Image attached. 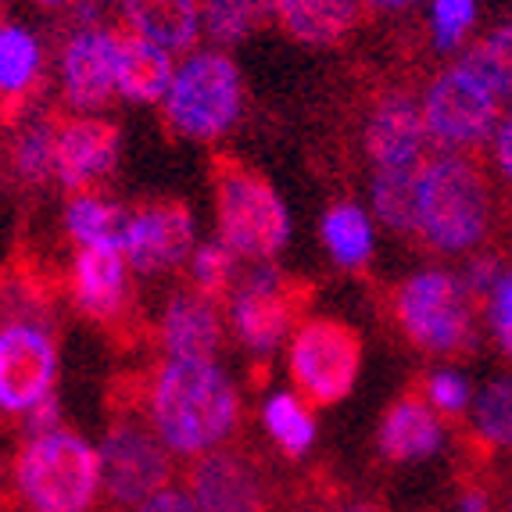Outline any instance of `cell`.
I'll return each instance as SVG.
<instances>
[{
    "instance_id": "cell-10",
    "label": "cell",
    "mask_w": 512,
    "mask_h": 512,
    "mask_svg": "<svg viewBox=\"0 0 512 512\" xmlns=\"http://www.w3.org/2000/svg\"><path fill=\"white\" fill-rule=\"evenodd\" d=\"M502 94L466 61H452L430 79L423 94V122L437 151H477L491 144L502 122Z\"/></svg>"
},
{
    "instance_id": "cell-38",
    "label": "cell",
    "mask_w": 512,
    "mask_h": 512,
    "mask_svg": "<svg viewBox=\"0 0 512 512\" xmlns=\"http://www.w3.org/2000/svg\"><path fill=\"white\" fill-rule=\"evenodd\" d=\"M26 437L33 434H51V430L61 427V402H58V394H51V398H43L40 405H36L33 412H29L26 419Z\"/></svg>"
},
{
    "instance_id": "cell-18",
    "label": "cell",
    "mask_w": 512,
    "mask_h": 512,
    "mask_svg": "<svg viewBox=\"0 0 512 512\" xmlns=\"http://www.w3.org/2000/svg\"><path fill=\"white\" fill-rule=\"evenodd\" d=\"M226 301L208 298L197 287L172 291L162 305V316L154 326L158 348L169 359H215L226 337V319H222Z\"/></svg>"
},
{
    "instance_id": "cell-26",
    "label": "cell",
    "mask_w": 512,
    "mask_h": 512,
    "mask_svg": "<svg viewBox=\"0 0 512 512\" xmlns=\"http://www.w3.org/2000/svg\"><path fill=\"white\" fill-rule=\"evenodd\" d=\"M319 237H323V248L330 251V258L341 269H366L369 258L376 251V226L359 205L351 201H337V205L326 208L323 222H319Z\"/></svg>"
},
{
    "instance_id": "cell-39",
    "label": "cell",
    "mask_w": 512,
    "mask_h": 512,
    "mask_svg": "<svg viewBox=\"0 0 512 512\" xmlns=\"http://www.w3.org/2000/svg\"><path fill=\"white\" fill-rule=\"evenodd\" d=\"M491 158H495L498 176L512 187V115L498 122L495 137H491Z\"/></svg>"
},
{
    "instance_id": "cell-43",
    "label": "cell",
    "mask_w": 512,
    "mask_h": 512,
    "mask_svg": "<svg viewBox=\"0 0 512 512\" xmlns=\"http://www.w3.org/2000/svg\"><path fill=\"white\" fill-rule=\"evenodd\" d=\"M40 4H47V8H58V4H65V0H40Z\"/></svg>"
},
{
    "instance_id": "cell-11",
    "label": "cell",
    "mask_w": 512,
    "mask_h": 512,
    "mask_svg": "<svg viewBox=\"0 0 512 512\" xmlns=\"http://www.w3.org/2000/svg\"><path fill=\"white\" fill-rule=\"evenodd\" d=\"M58 337L47 316L0 319V416L26 419L58 387Z\"/></svg>"
},
{
    "instance_id": "cell-33",
    "label": "cell",
    "mask_w": 512,
    "mask_h": 512,
    "mask_svg": "<svg viewBox=\"0 0 512 512\" xmlns=\"http://www.w3.org/2000/svg\"><path fill=\"white\" fill-rule=\"evenodd\" d=\"M419 391L434 405L437 416H448V419H462L466 412L473 409V391H470V380L459 373V369H434L419 380Z\"/></svg>"
},
{
    "instance_id": "cell-30",
    "label": "cell",
    "mask_w": 512,
    "mask_h": 512,
    "mask_svg": "<svg viewBox=\"0 0 512 512\" xmlns=\"http://www.w3.org/2000/svg\"><path fill=\"white\" fill-rule=\"evenodd\" d=\"M473 437L484 448L512 452V373L495 376L473 398Z\"/></svg>"
},
{
    "instance_id": "cell-5",
    "label": "cell",
    "mask_w": 512,
    "mask_h": 512,
    "mask_svg": "<svg viewBox=\"0 0 512 512\" xmlns=\"http://www.w3.org/2000/svg\"><path fill=\"white\" fill-rule=\"evenodd\" d=\"M104 498L111 512L137 509L147 495L176 480V459L140 405L137 380L111 391V416L101 441Z\"/></svg>"
},
{
    "instance_id": "cell-44",
    "label": "cell",
    "mask_w": 512,
    "mask_h": 512,
    "mask_svg": "<svg viewBox=\"0 0 512 512\" xmlns=\"http://www.w3.org/2000/svg\"><path fill=\"white\" fill-rule=\"evenodd\" d=\"M119 4H129V0H119Z\"/></svg>"
},
{
    "instance_id": "cell-13",
    "label": "cell",
    "mask_w": 512,
    "mask_h": 512,
    "mask_svg": "<svg viewBox=\"0 0 512 512\" xmlns=\"http://www.w3.org/2000/svg\"><path fill=\"white\" fill-rule=\"evenodd\" d=\"M119 47L122 29L111 26H79L65 36L58 54V86L72 115H94L111 97H119Z\"/></svg>"
},
{
    "instance_id": "cell-23",
    "label": "cell",
    "mask_w": 512,
    "mask_h": 512,
    "mask_svg": "<svg viewBox=\"0 0 512 512\" xmlns=\"http://www.w3.org/2000/svg\"><path fill=\"white\" fill-rule=\"evenodd\" d=\"M176 61L169 51L154 47V43L140 40V36L122 33L119 47V97L129 104H162L165 90L172 83Z\"/></svg>"
},
{
    "instance_id": "cell-3",
    "label": "cell",
    "mask_w": 512,
    "mask_h": 512,
    "mask_svg": "<svg viewBox=\"0 0 512 512\" xmlns=\"http://www.w3.org/2000/svg\"><path fill=\"white\" fill-rule=\"evenodd\" d=\"M11 484L26 512H94L104 495L101 452L69 427L33 434L11 459Z\"/></svg>"
},
{
    "instance_id": "cell-19",
    "label": "cell",
    "mask_w": 512,
    "mask_h": 512,
    "mask_svg": "<svg viewBox=\"0 0 512 512\" xmlns=\"http://www.w3.org/2000/svg\"><path fill=\"white\" fill-rule=\"evenodd\" d=\"M444 448V423L434 405L423 398L419 387L394 398V405L380 419L376 430V452L391 466H412V462L434 459Z\"/></svg>"
},
{
    "instance_id": "cell-27",
    "label": "cell",
    "mask_w": 512,
    "mask_h": 512,
    "mask_svg": "<svg viewBox=\"0 0 512 512\" xmlns=\"http://www.w3.org/2000/svg\"><path fill=\"white\" fill-rule=\"evenodd\" d=\"M423 169V165H419ZM419 169H373L369 208L384 230L398 237H416V187Z\"/></svg>"
},
{
    "instance_id": "cell-16",
    "label": "cell",
    "mask_w": 512,
    "mask_h": 512,
    "mask_svg": "<svg viewBox=\"0 0 512 512\" xmlns=\"http://www.w3.org/2000/svg\"><path fill=\"white\" fill-rule=\"evenodd\" d=\"M423 101L405 90H387L362 119V151L373 169H419L430 158Z\"/></svg>"
},
{
    "instance_id": "cell-20",
    "label": "cell",
    "mask_w": 512,
    "mask_h": 512,
    "mask_svg": "<svg viewBox=\"0 0 512 512\" xmlns=\"http://www.w3.org/2000/svg\"><path fill=\"white\" fill-rule=\"evenodd\" d=\"M122 33L140 36L176 54L197 51V40L205 36L201 22V0H129L122 11Z\"/></svg>"
},
{
    "instance_id": "cell-28",
    "label": "cell",
    "mask_w": 512,
    "mask_h": 512,
    "mask_svg": "<svg viewBox=\"0 0 512 512\" xmlns=\"http://www.w3.org/2000/svg\"><path fill=\"white\" fill-rule=\"evenodd\" d=\"M262 423H265V434L273 437L276 448H280L283 455H291V459H301V455L316 444V416H312V405H308L298 391L265 394Z\"/></svg>"
},
{
    "instance_id": "cell-15",
    "label": "cell",
    "mask_w": 512,
    "mask_h": 512,
    "mask_svg": "<svg viewBox=\"0 0 512 512\" xmlns=\"http://www.w3.org/2000/svg\"><path fill=\"white\" fill-rule=\"evenodd\" d=\"M69 298L83 319L119 333L133 312V269L126 251L115 244L76 248L69 265Z\"/></svg>"
},
{
    "instance_id": "cell-45",
    "label": "cell",
    "mask_w": 512,
    "mask_h": 512,
    "mask_svg": "<svg viewBox=\"0 0 512 512\" xmlns=\"http://www.w3.org/2000/svg\"><path fill=\"white\" fill-rule=\"evenodd\" d=\"M509 512H512V505H509Z\"/></svg>"
},
{
    "instance_id": "cell-40",
    "label": "cell",
    "mask_w": 512,
    "mask_h": 512,
    "mask_svg": "<svg viewBox=\"0 0 512 512\" xmlns=\"http://www.w3.org/2000/svg\"><path fill=\"white\" fill-rule=\"evenodd\" d=\"M319 512H387V509L380 502H373V498H333Z\"/></svg>"
},
{
    "instance_id": "cell-8",
    "label": "cell",
    "mask_w": 512,
    "mask_h": 512,
    "mask_svg": "<svg viewBox=\"0 0 512 512\" xmlns=\"http://www.w3.org/2000/svg\"><path fill=\"white\" fill-rule=\"evenodd\" d=\"M308 305V283L294 280L273 262L240 276L226 298V326L251 359L269 362L283 341H291Z\"/></svg>"
},
{
    "instance_id": "cell-36",
    "label": "cell",
    "mask_w": 512,
    "mask_h": 512,
    "mask_svg": "<svg viewBox=\"0 0 512 512\" xmlns=\"http://www.w3.org/2000/svg\"><path fill=\"white\" fill-rule=\"evenodd\" d=\"M502 273H505V262L495 251H487V255H473L459 276H462V283H466V291L473 294V301L484 308L491 291H495V283L502 280Z\"/></svg>"
},
{
    "instance_id": "cell-21",
    "label": "cell",
    "mask_w": 512,
    "mask_h": 512,
    "mask_svg": "<svg viewBox=\"0 0 512 512\" xmlns=\"http://www.w3.org/2000/svg\"><path fill=\"white\" fill-rule=\"evenodd\" d=\"M362 0H276V22L291 40L308 47H333L362 22Z\"/></svg>"
},
{
    "instance_id": "cell-14",
    "label": "cell",
    "mask_w": 512,
    "mask_h": 512,
    "mask_svg": "<svg viewBox=\"0 0 512 512\" xmlns=\"http://www.w3.org/2000/svg\"><path fill=\"white\" fill-rule=\"evenodd\" d=\"M197 248L194 212L183 201H147L133 208L122 233L129 269L137 276H165L190 262Z\"/></svg>"
},
{
    "instance_id": "cell-24",
    "label": "cell",
    "mask_w": 512,
    "mask_h": 512,
    "mask_svg": "<svg viewBox=\"0 0 512 512\" xmlns=\"http://www.w3.org/2000/svg\"><path fill=\"white\" fill-rule=\"evenodd\" d=\"M54 129L58 115H18L8 140V169L22 187H47L54 180Z\"/></svg>"
},
{
    "instance_id": "cell-6",
    "label": "cell",
    "mask_w": 512,
    "mask_h": 512,
    "mask_svg": "<svg viewBox=\"0 0 512 512\" xmlns=\"http://www.w3.org/2000/svg\"><path fill=\"white\" fill-rule=\"evenodd\" d=\"M477 312L480 305L466 291L462 276L448 269H419L391 294V316L405 341L441 359L473 355L480 341Z\"/></svg>"
},
{
    "instance_id": "cell-1",
    "label": "cell",
    "mask_w": 512,
    "mask_h": 512,
    "mask_svg": "<svg viewBox=\"0 0 512 512\" xmlns=\"http://www.w3.org/2000/svg\"><path fill=\"white\" fill-rule=\"evenodd\" d=\"M137 394L172 459H201L230 444L244 419L233 376L215 359H162L137 376Z\"/></svg>"
},
{
    "instance_id": "cell-32",
    "label": "cell",
    "mask_w": 512,
    "mask_h": 512,
    "mask_svg": "<svg viewBox=\"0 0 512 512\" xmlns=\"http://www.w3.org/2000/svg\"><path fill=\"white\" fill-rule=\"evenodd\" d=\"M462 61L495 86L502 101H512V22H505L491 36L473 43L470 51L462 54Z\"/></svg>"
},
{
    "instance_id": "cell-12",
    "label": "cell",
    "mask_w": 512,
    "mask_h": 512,
    "mask_svg": "<svg viewBox=\"0 0 512 512\" xmlns=\"http://www.w3.org/2000/svg\"><path fill=\"white\" fill-rule=\"evenodd\" d=\"M183 484L201 512H273V484L262 459L244 444H222L187 462Z\"/></svg>"
},
{
    "instance_id": "cell-37",
    "label": "cell",
    "mask_w": 512,
    "mask_h": 512,
    "mask_svg": "<svg viewBox=\"0 0 512 512\" xmlns=\"http://www.w3.org/2000/svg\"><path fill=\"white\" fill-rule=\"evenodd\" d=\"M129 512H201V509H197V502L187 491V484L172 480V484L158 487L154 495H147L137 509H129Z\"/></svg>"
},
{
    "instance_id": "cell-17",
    "label": "cell",
    "mask_w": 512,
    "mask_h": 512,
    "mask_svg": "<svg viewBox=\"0 0 512 512\" xmlns=\"http://www.w3.org/2000/svg\"><path fill=\"white\" fill-rule=\"evenodd\" d=\"M119 165V126L97 115H58L54 180L69 194L97 190Z\"/></svg>"
},
{
    "instance_id": "cell-42",
    "label": "cell",
    "mask_w": 512,
    "mask_h": 512,
    "mask_svg": "<svg viewBox=\"0 0 512 512\" xmlns=\"http://www.w3.org/2000/svg\"><path fill=\"white\" fill-rule=\"evenodd\" d=\"M419 0H362L366 11H384V15H394V11H409L416 8Z\"/></svg>"
},
{
    "instance_id": "cell-29",
    "label": "cell",
    "mask_w": 512,
    "mask_h": 512,
    "mask_svg": "<svg viewBox=\"0 0 512 512\" xmlns=\"http://www.w3.org/2000/svg\"><path fill=\"white\" fill-rule=\"evenodd\" d=\"M276 18V0H201L205 36L215 47H233Z\"/></svg>"
},
{
    "instance_id": "cell-9",
    "label": "cell",
    "mask_w": 512,
    "mask_h": 512,
    "mask_svg": "<svg viewBox=\"0 0 512 512\" xmlns=\"http://www.w3.org/2000/svg\"><path fill=\"white\" fill-rule=\"evenodd\" d=\"M362 373V337L330 316H308L287 341V376L312 409L344 402Z\"/></svg>"
},
{
    "instance_id": "cell-35",
    "label": "cell",
    "mask_w": 512,
    "mask_h": 512,
    "mask_svg": "<svg viewBox=\"0 0 512 512\" xmlns=\"http://www.w3.org/2000/svg\"><path fill=\"white\" fill-rule=\"evenodd\" d=\"M487 323L495 333L498 348L505 359H512V269H505L502 280L495 283V291L487 298Z\"/></svg>"
},
{
    "instance_id": "cell-4",
    "label": "cell",
    "mask_w": 512,
    "mask_h": 512,
    "mask_svg": "<svg viewBox=\"0 0 512 512\" xmlns=\"http://www.w3.org/2000/svg\"><path fill=\"white\" fill-rule=\"evenodd\" d=\"M215 230L240 262L262 265L291 244V208L262 172L240 158L219 154L212 162Z\"/></svg>"
},
{
    "instance_id": "cell-34",
    "label": "cell",
    "mask_w": 512,
    "mask_h": 512,
    "mask_svg": "<svg viewBox=\"0 0 512 512\" xmlns=\"http://www.w3.org/2000/svg\"><path fill=\"white\" fill-rule=\"evenodd\" d=\"M477 26V0H434L430 4V40L437 51H455Z\"/></svg>"
},
{
    "instance_id": "cell-31",
    "label": "cell",
    "mask_w": 512,
    "mask_h": 512,
    "mask_svg": "<svg viewBox=\"0 0 512 512\" xmlns=\"http://www.w3.org/2000/svg\"><path fill=\"white\" fill-rule=\"evenodd\" d=\"M237 262L240 258L233 255L219 237L197 244L194 255H190V262H187L190 287H197V291L208 294V298L226 301L233 287H237Z\"/></svg>"
},
{
    "instance_id": "cell-25",
    "label": "cell",
    "mask_w": 512,
    "mask_h": 512,
    "mask_svg": "<svg viewBox=\"0 0 512 512\" xmlns=\"http://www.w3.org/2000/svg\"><path fill=\"white\" fill-rule=\"evenodd\" d=\"M126 219V208L115 205L101 190H79V194H72L69 205H65V215H61L65 233H69L76 248H101V244L122 248Z\"/></svg>"
},
{
    "instance_id": "cell-41",
    "label": "cell",
    "mask_w": 512,
    "mask_h": 512,
    "mask_svg": "<svg viewBox=\"0 0 512 512\" xmlns=\"http://www.w3.org/2000/svg\"><path fill=\"white\" fill-rule=\"evenodd\" d=\"M459 512H491V495L484 487H466L459 495Z\"/></svg>"
},
{
    "instance_id": "cell-22",
    "label": "cell",
    "mask_w": 512,
    "mask_h": 512,
    "mask_svg": "<svg viewBox=\"0 0 512 512\" xmlns=\"http://www.w3.org/2000/svg\"><path fill=\"white\" fill-rule=\"evenodd\" d=\"M43 76V43L26 26H0V111L15 122Z\"/></svg>"
},
{
    "instance_id": "cell-2",
    "label": "cell",
    "mask_w": 512,
    "mask_h": 512,
    "mask_svg": "<svg viewBox=\"0 0 512 512\" xmlns=\"http://www.w3.org/2000/svg\"><path fill=\"white\" fill-rule=\"evenodd\" d=\"M495 226V194L477 158L430 154L416 187V240L434 255H470Z\"/></svg>"
},
{
    "instance_id": "cell-7",
    "label": "cell",
    "mask_w": 512,
    "mask_h": 512,
    "mask_svg": "<svg viewBox=\"0 0 512 512\" xmlns=\"http://www.w3.org/2000/svg\"><path fill=\"white\" fill-rule=\"evenodd\" d=\"M165 126L190 144H215L244 115V79L222 47H197L176 65L162 97Z\"/></svg>"
}]
</instances>
